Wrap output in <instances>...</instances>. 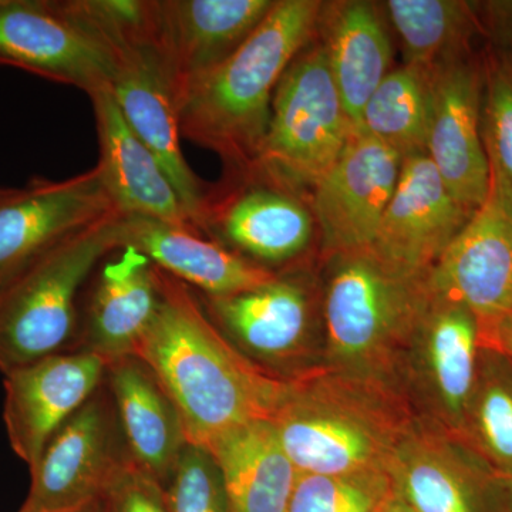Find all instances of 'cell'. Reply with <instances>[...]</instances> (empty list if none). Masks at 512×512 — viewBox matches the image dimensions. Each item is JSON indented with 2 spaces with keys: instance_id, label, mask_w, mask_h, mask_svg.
Listing matches in <instances>:
<instances>
[{
  "instance_id": "8fae6325",
  "label": "cell",
  "mask_w": 512,
  "mask_h": 512,
  "mask_svg": "<svg viewBox=\"0 0 512 512\" xmlns=\"http://www.w3.org/2000/svg\"><path fill=\"white\" fill-rule=\"evenodd\" d=\"M483 57H454L431 72L426 156L466 210L477 211L490 190V163L481 134Z\"/></svg>"
},
{
  "instance_id": "f35d334b",
  "label": "cell",
  "mask_w": 512,
  "mask_h": 512,
  "mask_svg": "<svg viewBox=\"0 0 512 512\" xmlns=\"http://www.w3.org/2000/svg\"><path fill=\"white\" fill-rule=\"evenodd\" d=\"M6 190H8V188H0V197L5 194Z\"/></svg>"
},
{
  "instance_id": "83f0119b",
  "label": "cell",
  "mask_w": 512,
  "mask_h": 512,
  "mask_svg": "<svg viewBox=\"0 0 512 512\" xmlns=\"http://www.w3.org/2000/svg\"><path fill=\"white\" fill-rule=\"evenodd\" d=\"M431 72L412 64L390 70L367 100L356 130L376 138L403 158L426 153Z\"/></svg>"
},
{
  "instance_id": "3957f363",
  "label": "cell",
  "mask_w": 512,
  "mask_h": 512,
  "mask_svg": "<svg viewBox=\"0 0 512 512\" xmlns=\"http://www.w3.org/2000/svg\"><path fill=\"white\" fill-rule=\"evenodd\" d=\"M383 384L330 367L288 376L271 421L299 473H387L397 444L413 424Z\"/></svg>"
},
{
  "instance_id": "e0dca14e",
  "label": "cell",
  "mask_w": 512,
  "mask_h": 512,
  "mask_svg": "<svg viewBox=\"0 0 512 512\" xmlns=\"http://www.w3.org/2000/svg\"><path fill=\"white\" fill-rule=\"evenodd\" d=\"M276 0H158L154 53L175 99L231 56L274 9ZM177 104V103H175Z\"/></svg>"
},
{
  "instance_id": "9c48e42d",
  "label": "cell",
  "mask_w": 512,
  "mask_h": 512,
  "mask_svg": "<svg viewBox=\"0 0 512 512\" xmlns=\"http://www.w3.org/2000/svg\"><path fill=\"white\" fill-rule=\"evenodd\" d=\"M430 298L476 316L481 336L512 315V201L490 175V190L427 275Z\"/></svg>"
},
{
  "instance_id": "8992f818",
  "label": "cell",
  "mask_w": 512,
  "mask_h": 512,
  "mask_svg": "<svg viewBox=\"0 0 512 512\" xmlns=\"http://www.w3.org/2000/svg\"><path fill=\"white\" fill-rule=\"evenodd\" d=\"M355 131L322 45H308L276 87L255 163L293 190L315 187Z\"/></svg>"
},
{
  "instance_id": "4dcf8cb0",
  "label": "cell",
  "mask_w": 512,
  "mask_h": 512,
  "mask_svg": "<svg viewBox=\"0 0 512 512\" xmlns=\"http://www.w3.org/2000/svg\"><path fill=\"white\" fill-rule=\"evenodd\" d=\"M64 10L114 56L156 49L158 0H60Z\"/></svg>"
},
{
  "instance_id": "5bb4252c",
  "label": "cell",
  "mask_w": 512,
  "mask_h": 512,
  "mask_svg": "<svg viewBox=\"0 0 512 512\" xmlns=\"http://www.w3.org/2000/svg\"><path fill=\"white\" fill-rule=\"evenodd\" d=\"M474 212L441 180L426 153L404 158L399 183L365 251L410 276H427Z\"/></svg>"
},
{
  "instance_id": "ba28073f",
  "label": "cell",
  "mask_w": 512,
  "mask_h": 512,
  "mask_svg": "<svg viewBox=\"0 0 512 512\" xmlns=\"http://www.w3.org/2000/svg\"><path fill=\"white\" fill-rule=\"evenodd\" d=\"M128 457L116 407L103 386L57 430L30 468L28 498L22 507L74 512L103 503Z\"/></svg>"
},
{
  "instance_id": "9a60e30c",
  "label": "cell",
  "mask_w": 512,
  "mask_h": 512,
  "mask_svg": "<svg viewBox=\"0 0 512 512\" xmlns=\"http://www.w3.org/2000/svg\"><path fill=\"white\" fill-rule=\"evenodd\" d=\"M107 366L99 355L69 350L6 373L3 421L10 447L29 470L57 430L103 386Z\"/></svg>"
},
{
  "instance_id": "836d02e7",
  "label": "cell",
  "mask_w": 512,
  "mask_h": 512,
  "mask_svg": "<svg viewBox=\"0 0 512 512\" xmlns=\"http://www.w3.org/2000/svg\"><path fill=\"white\" fill-rule=\"evenodd\" d=\"M101 505L104 512H170L163 488L144 476L131 460L120 471Z\"/></svg>"
},
{
  "instance_id": "cb8c5ba5",
  "label": "cell",
  "mask_w": 512,
  "mask_h": 512,
  "mask_svg": "<svg viewBox=\"0 0 512 512\" xmlns=\"http://www.w3.org/2000/svg\"><path fill=\"white\" fill-rule=\"evenodd\" d=\"M410 349L441 424L460 437L481 350L476 316L458 303L431 299Z\"/></svg>"
},
{
  "instance_id": "ffe728a7",
  "label": "cell",
  "mask_w": 512,
  "mask_h": 512,
  "mask_svg": "<svg viewBox=\"0 0 512 512\" xmlns=\"http://www.w3.org/2000/svg\"><path fill=\"white\" fill-rule=\"evenodd\" d=\"M197 295L212 322L258 365H286L306 348L311 298L295 278L279 274L271 284L224 298Z\"/></svg>"
},
{
  "instance_id": "484cf974",
  "label": "cell",
  "mask_w": 512,
  "mask_h": 512,
  "mask_svg": "<svg viewBox=\"0 0 512 512\" xmlns=\"http://www.w3.org/2000/svg\"><path fill=\"white\" fill-rule=\"evenodd\" d=\"M207 451L220 468L229 512H288L299 471L272 421L228 431Z\"/></svg>"
},
{
  "instance_id": "30bf717a",
  "label": "cell",
  "mask_w": 512,
  "mask_h": 512,
  "mask_svg": "<svg viewBox=\"0 0 512 512\" xmlns=\"http://www.w3.org/2000/svg\"><path fill=\"white\" fill-rule=\"evenodd\" d=\"M0 66L90 94L110 86L117 57L60 0H0Z\"/></svg>"
},
{
  "instance_id": "e575fe53",
  "label": "cell",
  "mask_w": 512,
  "mask_h": 512,
  "mask_svg": "<svg viewBox=\"0 0 512 512\" xmlns=\"http://www.w3.org/2000/svg\"><path fill=\"white\" fill-rule=\"evenodd\" d=\"M481 346L512 357V315L498 322L493 329L481 336Z\"/></svg>"
},
{
  "instance_id": "f546056e",
  "label": "cell",
  "mask_w": 512,
  "mask_h": 512,
  "mask_svg": "<svg viewBox=\"0 0 512 512\" xmlns=\"http://www.w3.org/2000/svg\"><path fill=\"white\" fill-rule=\"evenodd\" d=\"M481 134L490 175L512 201V47L490 43L483 55Z\"/></svg>"
},
{
  "instance_id": "d4e9b609",
  "label": "cell",
  "mask_w": 512,
  "mask_h": 512,
  "mask_svg": "<svg viewBox=\"0 0 512 512\" xmlns=\"http://www.w3.org/2000/svg\"><path fill=\"white\" fill-rule=\"evenodd\" d=\"M319 26L330 73L355 130L367 100L392 66L393 49L384 13L363 0L323 6Z\"/></svg>"
},
{
  "instance_id": "7402d4cb",
  "label": "cell",
  "mask_w": 512,
  "mask_h": 512,
  "mask_svg": "<svg viewBox=\"0 0 512 512\" xmlns=\"http://www.w3.org/2000/svg\"><path fill=\"white\" fill-rule=\"evenodd\" d=\"M89 97L99 137L96 167L117 210L126 217L194 227L163 167L128 126L110 86Z\"/></svg>"
},
{
  "instance_id": "74e56055",
  "label": "cell",
  "mask_w": 512,
  "mask_h": 512,
  "mask_svg": "<svg viewBox=\"0 0 512 512\" xmlns=\"http://www.w3.org/2000/svg\"><path fill=\"white\" fill-rule=\"evenodd\" d=\"M100 505H96V507H92V508H86V510H82V511H74V512H99L100 510ZM19 512H46V511H36V510H29V508H25V507H22L20 508V511Z\"/></svg>"
},
{
  "instance_id": "7c38bea8",
  "label": "cell",
  "mask_w": 512,
  "mask_h": 512,
  "mask_svg": "<svg viewBox=\"0 0 512 512\" xmlns=\"http://www.w3.org/2000/svg\"><path fill=\"white\" fill-rule=\"evenodd\" d=\"M404 158L355 130L338 160L313 187L312 214L330 255L372 245L402 174Z\"/></svg>"
},
{
  "instance_id": "52a82bcc",
  "label": "cell",
  "mask_w": 512,
  "mask_h": 512,
  "mask_svg": "<svg viewBox=\"0 0 512 512\" xmlns=\"http://www.w3.org/2000/svg\"><path fill=\"white\" fill-rule=\"evenodd\" d=\"M195 228L242 258L275 272L311 244L315 218L295 190L258 163L228 167L207 185Z\"/></svg>"
},
{
  "instance_id": "6da1fadb",
  "label": "cell",
  "mask_w": 512,
  "mask_h": 512,
  "mask_svg": "<svg viewBox=\"0 0 512 512\" xmlns=\"http://www.w3.org/2000/svg\"><path fill=\"white\" fill-rule=\"evenodd\" d=\"M156 269L160 308L133 356L174 403L188 443L207 450L239 426L271 421L288 377L249 359L212 322L194 289Z\"/></svg>"
},
{
  "instance_id": "4316f807",
  "label": "cell",
  "mask_w": 512,
  "mask_h": 512,
  "mask_svg": "<svg viewBox=\"0 0 512 512\" xmlns=\"http://www.w3.org/2000/svg\"><path fill=\"white\" fill-rule=\"evenodd\" d=\"M386 15L402 42L406 63L433 70L471 52V40L485 36L476 3L460 0H389Z\"/></svg>"
},
{
  "instance_id": "44dd1931",
  "label": "cell",
  "mask_w": 512,
  "mask_h": 512,
  "mask_svg": "<svg viewBox=\"0 0 512 512\" xmlns=\"http://www.w3.org/2000/svg\"><path fill=\"white\" fill-rule=\"evenodd\" d=\"M137 249L165 274L210 298L271 284L279 274L242 258L194 227L143 217L121 218V248Z\"/></svg>"
},
{
  "instance_id": "2e32d148",
  "label": "cell",
  "mask_w": 512,
  "mask_h": 512,
  "mask_svg": "<svg viewBox=\"0 0 512 512\" xmlns=\"http://www.w3.org/2000/svg\"><path fill=\"white\" fill-rule=\"evenodd\" d=\"M114 212L120 211L97 167L67 180L37 178L8 188L0 197V282L33 255Z\"/></svg>"
},
{
  "instance_id": "f1b7e54d",
  "label": "cell",
  "mask_w": 512,
  "mask_h": 512,
  "mask_svg": "<svg viewBox=\"0 0 512 512\" xmlns=\"http://www.w3.org/2000/svg\"><path fill=\"white\" fill-rule=\"evenodd\" d=\"M460 437L497 473L512 471V357L481 346Z\"/></svg>"
},
{
  "instance_id": "d6986e66",
  "label": "cell",
  "mask_w": 512,
  "mask_h": 512,
  "mask_svg": "<svg viewBox=\"0 0 512 512\" xmlns=\"http://www.w3.org/2000/svg\"><path fill=\"white\" fill-rule=\"evenodd\" d=\"M110 90L128 126L163 167L195 227L207 183L192 171L183 150L173 87L153 50L117 56Z\"/></svg>"
},
{
  "instance_id": "4fadbf2b",
  "label": "cell",
  "mask_w": 512,
  "mask_h": 512,
  "mask_svg": "<svg viewBox=\"0 0 512 512\" xmlns=\"http://www.w3.org/2000/svg\"><path fill=\"white\" fill-rule=\"evenodd\" d=\"M387 474L393 493L417 512H500L497 471L444 427H410Z\"/></svg>"
},
{
  "instance_id": "8d00e7d4",
  "label": "cell",
  "mask_w": 512,
  "mask_h": 512,
  "mask_svg": "<svg viewBox=\"0 0 512 512\" xmlns=\"http://www.w3.org/2000/svg\"><path fill=\"white\" fill-rule=\"evenodd\" d=\"M380 512H417L410 507L409 504L404 503L402 498L397 497L396 494H392V497L387 500V503L384 504L382 511Z\"/></svg>"
},
{
  "instance_id": "d6a6232c",
  "label": "cell",
  "mask_w": 512,
  "mask_h": 512,
  "mask_svg": "<svg viewBox=\"0 0 512 512\" xmlns=\"http://www.w3.org/2000/svg\"><path fill=\"white\" fill-rule=\"evenodd\" d=\"M164 495L170 512H229L220 468L194 444L185 446Z\"/></svg>"
},
{
  "instance_id": "1f68e13d",
  "label": "cell",
  "mask_w": 512,
  "mask_h": 512,
  "mask_svg": "<svg viewBox=\"0 0 512 512\" xmlns=\"http://www.w3.org/2000/svg\"><path fill=\"white\" fill-rule=\"evenodd\" d=\"M393 494L389 474H301L288 512H380Z\"/></svg>"
},
{
  "instance_id": "277c9868",
  "label": "cell",
  "mask_w": 512,
  "mask_h": 512,
  "mask_svg": "<svg viewBox=\"0 0 512 512\" xmlns=\"http://www.w3.org/2000/svg\"><path fill=\"white\" fill-rule=\"evenodd\" d=\"M121 218L109 217L60 239L0 282V370L69 352L79 333V298L93 272L121 248Z\"/></svg>"
},
{
  "instance_id": "ab89813d",
  "label": "cell",
  "mask_w": 512,
  "mask_h": 512,
  "mask_svg": "<svg viewBox=\"0 0 512 512\" xmlns=\"http://www.w3.org/2000/svg\"><path fill=\"white\" fill-rule=\"evenodd\" d=\"M99 512H104V511H103V505H100V510H99Z\"/></svg>"
},
{
  "instance_id": "603a6c76",
  "label": "cell",
  "mask_w": 512,
  "mask_h": 512,
  "mask_svg": "<svg viewBox=\"0 0 512 512\" xmlns=\"http://www.w3.org/2000/svg\"><path fill=\"white\" fill-rule=\"evenodd\" d=\"M106 384L131 463L164 490L188 444L174 403L146 363L133 355L109 362Z\"/></svg>"
},
{
  "instance_id": "5b68a950",
  "label": "cell",
  "mask_w": 512,
  "mask_h": 512,
  "mask_svg": "<svg viewBox=\"0 0 512 512\" xmlns=\"http://www.w3.org/2000/svg\"><path fill=\"white\" fill-rule=\"evenodd\" d=\"M335 258L325 298L330 369L384 382L429 309L427 276L402 274L367 251Z\"/></svg>"
},
{
  "instance_id": "d590c367",
  "label": "cell",
  "mask_w": 512,
  "mask_h": 512,
  "mask_svg": "<svg viewBox=\"0 0 512 512\" xmlns=\"http://www.w3.org/2000/svg\"><path fill=\"white\" fill-rule=\"evenodd\" d=\"M500 480V512H512V471L498 473Z\"/></svg>"
},
{
  "instance_id": "7a4b0ae2",
  "label": "cell",
  "mask_w": 512,
  "mask_h": 512,
  "mask_svg": "<svg viewBox=\"0 0 512 512\" xmlns=\"http://www.w3.org/2000/svg\"><path fill=\"white\" fill-rule=\"evenodd\" d=\"M323 3L276 0L258 29L224 62L178 94L181 137L214 151L228 167L254 164L282 76L318 33Z\"/></svg>"
},
{
  "instance_id": "ac0fdd59",
  "label": "cell",
  "mask_w": 512,
  "mask_h": 512,
  "mask_svg": "<svg viewBox=\"0 0 512 512\" xmlns=\"http://www.w3.org/2000/svg\"><path fill=\"white\" fill-rule=\"evenodd\" d=\"M160 301L156 265L137 249H116L89 279L73 350L107 362L133 355L156 319Z\"/></svg>"
}]
</instances>
